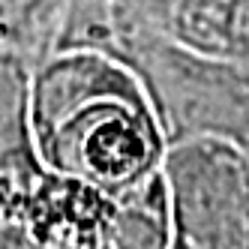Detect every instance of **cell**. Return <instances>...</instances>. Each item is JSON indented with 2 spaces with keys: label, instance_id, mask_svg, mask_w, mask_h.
I'll return each mask as SVG.
<instances>
[{
  "label": "cell",
  "instance_id": "8",
  "mask_svg": "<svg viewBox=\"0 0 249 249\" xmlns=\"http://www.w3.org/2000/svg\"><path fill=\"white\" fill-rule=\"evenodd\" d=\"M171 249H186V246H180V243H174V246H171Z\"/></svg>",
  "mask_w": 249,
  "mask_h": 249
},
{
  "label": "cell",
  "instance_id": "2",
  "mask_svg": "<svg viewBox=\"0 0 249 249\" xmlns=\"http://www.w3.org/2000/svg\"><path fill=\"white\" fill-rule=\"evenodd\" d=\"M102 51L126 60L144 81L168 144L195 135L249 150V69L192 51L147 27H123Z\"/></svg>",
  "mask_w": 249,
  "mask_h": 249
},
{
  "label": "cell",
  "instance_id": "1",
  "mask_svg": "<svg viewBox=\"0 0 249 249\" xmlns=\"http://www.w3.org/2000/svg\"><path fill=\"white\" fill-rule=\"evenodd\" d=\"M30 132L42 168L105 195L153 177L168 153L141 75L102 48H57L33 66Z\"/></svg>",
  "mask_w": 249,
  "mask_h": 249
},
{
  "label": "cell",
  "instance_id": "4",
  "mask_svg": "<svg viewBox=\"0 0 249 249\" xmlns=\"http://www.w3.org/2000/svg\"><path fill=\"white\" fill-rule=\"evenodd\" d=\"M174 222L162 168L123 192L108 195L96 249H171Z\"/></svg>",
  "mask_w": 249,
  "mask_h": 249
},
{
  "label": "cell",
  "instance_id": "5",
  "mask_svg": "<svg viewBox=\"0 0 249 249\" xmlns=\"http://www.w3.org/2000/svg\"><path fill=\"white\" fill-rule=\"evenodd\" d=\"M33 63L0 48V174H27L42 168L30 132Z\"/></svg>",
  "mask_w": 249,
  "mask_h": 249
},
{
  "label": "cell",
  "instance_id": "3",
  "mask_svg": "<svg viewBox=\"0 0 249 249\" xmlns=\"http://www.w3.org/2000/svg\"><path fill=\"white\" fill-rule=\"evenodd\" d=\"M162 177L174 243L186 249H249V150L195 135L168 144Z\"/></svg>",
  "mask_w": 249,
  "mask_h": 249
},
{
  "label": "cell",
  "instance_id": "7",
  "mask_svg": "<svg viewBox=\"0 0 249 249\" xmlns=\"http://www.w3.org/2000/svg\"><path fill=\"white\" fill-rule=\"evenodd\" d=\"M36 171L0 174V249H84L45 225L27 204V183Z\"/></svg>",
  "mask_w": 249,
  "mask_h": 249
},
{
  "label": "cell",
  "instance_id": "6",
  "mask_svg": "<svg viewBox=\"0 0 249 249\" xmlns=\"http://www.w3.org/2000/svg\"><path fill=\"white\" fill-rule=\"evenodd\" d=\"M72 0H0V48L36 66L57 45Z\"/></svg>",
  "mask_w": 249,
  "mask_h": 249
}]
</instances>
